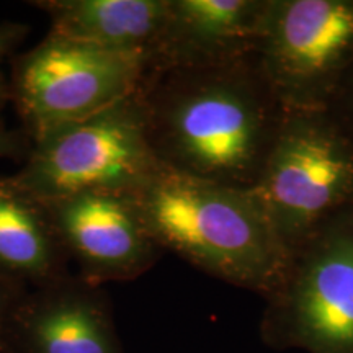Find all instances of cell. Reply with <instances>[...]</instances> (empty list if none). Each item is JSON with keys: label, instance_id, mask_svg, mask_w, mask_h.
<instances>
[{"label": "cell", "instance_id": "cell-15", "mask_svg": "<svg viewBox=\"0 0 353 353\" xmlns=\"http://www.w3.org/2000/svg\"><path fill=\"white\" fill-rule=\"evenodd\" d=\"M28 26L21 23H12V21L0 23V108L6 105L7 100L12 99L10 83L3 76L2 64L6 57L10 56L12 51L23 41L26 34H28Z\"/></svg>", "mask_w": 353, "mask_h": 353}, {"label": "cell", "instance_id": "cell-9", "mask_svg": "<svg viewBox=\"0 0 353 353\" xmlns=\"http://www.w3.org/2000/svg\"><path fill=\"white\" fill-rule=\"evenodd\" d=\"M12 353H125L103 288L68 275L28 290L12 329Z\"/></svg>", "mask_w": 353, "mask_h": 353}, {"label": "cell", "instance_id": "cell-3", "mask_svg": "<svg viewBox=\"0 0 353 353\" xmlns=\"http://www.w3.org/2000/svg\"><path fill=\"white\" fill-rule=\"evenodd\" d=\"M263 301L265 347L353 353V205L291 250L280 283Z\"/></svg>", "mask_w": 353, "mask_h": 353}, {"label": "cell", "instance_id": "cell-8", "mask_svg": "<svg viewBox=\"0 0 353 353\" xmlns=\"http://www.w3.org/2000/svg\"><path fill=\"white\" fill-rule=\"evenodd\" d=\"M43 203L65 255L90 283L136 280L164 254L130 193L85 192Z\"/></svg>", "mask_w": 353, "mask_h": 353}, {"label": "cell", "instance_id": "cell-6", "mask_svg": "<svg viewBox=\"0 0 353 353\" xmlns=\"http://www.w3.org/2000/svg\"><path fill=\"white\" fill-rule=\"evenodd\" d=\"M148 64L50 32L13 64L10 94L28 139L103 112L138 92Z\"/></svg>", "mask_w": 353, "mask_h": 353}, {"label": "cell", "instance_id": "cell-16", "mask_svg": "<svg viewBox=\"0 0 353 353\" xmlns=\"http://www.w3.org/2000/svg\"><path fill=\"white\" fill-rule=\"evenodd\" d=\"M32 149V141L23 130H8L0 125V159L25 161Z\"/></svg>", "mask_w": 353, "mask_h": 353}, {"label": "cell", "instance_id": "cell-12", "mask_svg": "<svg viewBox=\"0 0 353 353\" xmlns=\"http://www.w3.org/2000/svg\"><path fill=\"white\" fill-rule=\"evenodd\" d=\"M68 260L44 203L0 175V276L41 288L69 275Z\"/></svg>", "mask_w": 353, "mask_h": 353}, {"label": "cell", "instance_id": "cell-2", "mask_svg": "<svg viewBox=\"0 0 353 353\" xmlns=\"http://www.w3.org/2000/svg\"><path fill=\"white\" fill-rule=\"evenodd\" d=\"M130 195L164 252L263 299L280 283L288 254L252 188L210 182L161 164Z\"/></svg>", "mask_w": 353, "mask_h": 353}, {"label": "cell", "instance_id": "cell-7", "mask_svg": "<svg viewBox=\"0 0 353 353\" xmlns=\"http://www.w3.org/2000/svg\"><path fill=\"white\" fill-rule=\"evenodd\" d=\"M255 52L286 112L324 110L353 64V0H268Z\"/></svg>", "mask_w": 353, "mask_h": 353}, {"label": "cell", "instance_id": "cell-1", "mask_svg": "<svg viewBox=\"0 0 353 353\" xmlns=\"http://www.w3.org/2000/svg\"><path fill=\"white\" fill-rule=\"evenodd\" d=\"M139 92L162 165L231 187L257 183L286 117L257 52L154 70Z\"/></svg>", "mask_w": 353, "mask_h": 353}, {"label": "cell", "instance_id": "cell-14", "mask_svg": "<svg viewBox=\"0 0 353 353\" xmlns=\"http://www.w3.org/2000/svg\"><path fill=\"white\" fill-rule=\"evenodd\" d=\"M324 110L353 141V64L337 83Z\"/></svg>", "mask_w": 353, "mask_h": 353}, {"label": "cell", "instance_id": "cell-4", "mask_svg": "<svg viewBox=\"0 0 353 353\" xmlns=\"http://www.w3.org/2000/svg\"><path fill=\"white\" fill-rule=\"evenodd\" d=\"M141 92L32 143L12 176L41 201L85 192L131 193L156 172Z\"/></svg>", "mask_w": 353, "mask_h": 353}, {"label": "cell", "instance_id": "cell-13", "mask_svg": "<svg viewBox=\"0 0 353 353\" xmlns=\"http://www.w3.org/2000/svg\"><path fill=\"white\" fill-rule=\"evenodd\" d=\"M30 288L0 276V353H12V329L25 294Z\"/></svg>", "mask_w": 353, "mask_h": 353}, {"label": "cell", "instance_id": "cell-11", "mask_svg": "<svg viewBox=\"0 0 353 353\" xmlns=\"http://www.w3.org/2000/svg\"><path fill=\"white\" fill-rule=\"evenodd\" d=\"M50 32L151 63L164 33L169 0H39Z\"/></svg>", "mask_w": 353, "mask_h": 353}, {"label": "cell", "instance_id": "cell-10", "mask_svg": "<svg viewBox=\"0 0 353 353\" xmlns=\"http://www.w3.org/2000/svg\"><path fill=\"white\" fill-rule=\"evenodd\" d=\"M268 0H169L148 72L226 63L257 48Z\"/></svg>", "mask_w": 353, "mask_h": 353}, {"label": "cell", "instance_id": "cell-5", "mask_svg": "<svg viewBox=\"0 0 353 353\" xmlns=\"http://www.w3.org/2000/svg\"><path fill=\"white\" fill-rule=\"evenodd\" d=\"M252 190L290 254L353 205V141L325 110L286 112Z\"/></svg>", "mask_w": 353, "mask_h": 353}]
</instances>
